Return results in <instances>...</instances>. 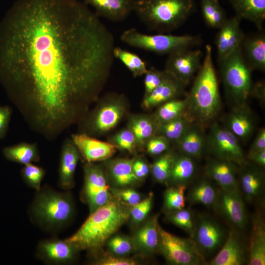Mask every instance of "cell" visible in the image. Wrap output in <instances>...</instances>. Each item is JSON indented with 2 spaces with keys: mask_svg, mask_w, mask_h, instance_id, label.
<instances>
[{
  "mask_svg": "<svg viewBox=\"0 0 265 265\" xmlns=\"http://www.w3.org/2000/svg\"><path fill=\"white\" fill-rule=\"evenodd\" d=\"M8 21L3 65L17 96L49 129L81 121L109 79L112 33L80 0H18Z\"/></svg>",
  "mask_w": 265,
  "mask_h": 265,
  "instance_id": "obj_1",
  "label": "cell"
},
{
  "mask_svg": "<svg viewBox=\"0 0 265 265\" xmlns=\"http://www.w3.org/2000/svg\"><path fill=\"white\" fill-rule=\"evenodd\" d=\"M131 207L112 194L105 205L90 213L80 229L66 239L80 251L96 254L129 220Z\"/></svg>",
  "mask_w": 265,
  "mask_h": 265,
  "instance_id": "obj_2",
  "label": "cell"
},
{
  "mask_svg": "<svg viewBox=\"0 0 265 265\" xmlns=\"http://www.w3.org/2000/svg\"><path fill=\"white\" fill-rule=\"evenodd\" d=\"M186 98V114L203 127L212 123L219 113L221 98L210 45L206 46L204 59Z\"/></svg>",
  "mask_w": 265,
  "mask_h": 265,
  "instance_id": "obj_3",
  "label": "cell"
},
{
  "mask_svg": "<svg viewBox=\"0 0 265 265\" xmlns=\"http://www.w3.org/2000/svg\"><path fill=\"white\" fill-rule=\"evenodd\" d=\"M76 210L74 197L68 190L59 191L45 185L36 191L28 213L34 224L53 234L62 231L71 223Z\"/></svg>",
  "mask_w": 265,
  "mask_h": 265,
  "instance_id": "obj_4",
  "label": "cell"
},
{
  "mask_svg": "<svg viewBox=\"0 0 265 265\" xmlns=\"http://www.w3.org/2000/svg\"><path fill=\"white\" fill-rule=\"evenodd\" d=\"M195 0H135L133 11L148 30L168 33L194 12Z\"/></svg>",
  "mask_w": 265,
  "mask_h": 265,
  "instance_id": "obj_5",
  "label": "cell"
},
{
  "mask_svg": "<svg viewBox=\"0 0 265 265\" xmlns=\"http://www.w3.org/2000/svg\"><path fill=\"white\" fill-rule=\"evenodd\" d=\"M226 95L233 108L247 106L253 88L252 70L246 62L240 46L219 63Z\"/></svg>",
  "mask_w": 265,
  "mask_h": 265,
  "instance_id": "obj_6",
  "label": "cell"
},
{
  "mask_svg": "<svg viewBox=\"0 0 265 265\" xmlns=\"http://www.w3.org/2000/svg\"><path fill=\"white\" fill-rule=\"evenodd\" d=\"M120 39L131 47L160 55H169L179 50L191 49L201 42L199 36L174 35L169 33L150 35L134 28L125 30Z\"/></svg>",
  "mask_w": 265,
  "mask_h": 265,
  "instance_id": "obj_7",
  "label": "cell"
},
{
  "mask_svg": "<svg viewBox=\"0 0 265 265\" xmlns=\"http://www.w3.org/2000/svg\"><path fill=\"white\" fill-rule=\"evenodd\" d=\"M98 103L86 121V132L103 135L116 128L129 110V101L122 94L108 93Z\"/></svg>",
  "mask_w": 265,
  "mask_h": 265,
  "instance_id": "obj_8",
  "label": "cell"
},
{
  "mask_svg": "<svg viewBox=\"0 0 265 265\" xmlns=\"http://www.w3.org/2000/svg\"><path fill=\"white\" fill-rule=\"evenodd\" d=\"M159 252L171 265H200L206 263L205 256L192 238L178 237L160 225Z\"/></svg>",
  "mask_w": 265,
  "mask_h": 265,
  "instance_id": "obj_9",
  "label": "cell"
},
{
  "mask_svg": "<svg viewBox=\"0 0 265 265\" xmlns=\"http://www.w3.org/2000/svg\"><path fill=\"white\" fill-rule=\"evenodd\" d=\"M81 200L87 205L90 213L105 205L112 194L104 167L93 162H85Z\"/></svg>",
  "mask_w": 265,
  "mask_h": 265,
  "instance_id": "obj_10",
  "label": "cell"
},
{
  "mask_svg": "<svg viewBox=\"0 0 265 265\" xmlns=\"http://www.w3.org/2000/svg\"><path fill=\"white\" fill-rule=\"evenodd\" d=\"M206 150L214 158L227 160L240 166L247 164L238 138L224 126L214 122L207 136Z\"/></svg>",
  "mask_w": 265,
  "mask_h": 265,
  "instance_id": "obj_11",
  "label": "cell"
},
{
  "mask_svg": "<svg viewBox=\"0 0 265 265\" xmlns=\"http://www.w3.org/2000/svg\"><path fill=\"white\" fill-rule=\"evenodd\" d=\"M190 49L181 50L169 54L165 64L164 70L185 86L198 72L202 63V51Z\"/></svg>",
  "mask_w": 265,
  "mask_h": 265,
  "instance_id": "obj_12",
  "label": "cell"
},
{
  "mask_svg": "<svg viewBox=\"0 0 265 265\" xmlns=\"http://www.w3.org/2000/svg\"><path fill=\"white\" fill-rule=\"evenodd\" d=\"M213 208L236 227L239 229L246 227L247 213L239 188H220Z\"/></svg>",
  "mask_w": 265,
  "mask_h": 265,
  "instance_id": "obj_13",
  "label": "cell"
},
{
  "mask_svg": "<svg viewBox=\"0 0 265 265\" xmlns=\"http://www.w3.org/2000/svg\"><path fill=\"white\" fill-rule=\"evenodd\" d=\"M224 229L214 219L206 216H199L195 220L192 240L205 256L217 251L226 239Z\"/></svg>",
  "mask_w": 265,
  "mask_h": 265,
  "instance_id": "obj_14",
  "label": "cell"
},
{
  "mask_svg": "<svg viewBox=\"0 0 265 265\" xmlns=\"http://www.w3.org/2000/svg\"><path fill=\"white\" fill-rule=\"evenodd\" d=\"M79 252L66 239L52 238L38 242L36 256L38 259L49 265H68L77 259Z\"/></svg>",
  "mask_w": 265,
  "mask_h": 265,
  "instance_id": "obj_15",
  "label": "cell"
},
{
  "mask_svg": "<svg viewBox=\"0 0 265 265\" xmlns=\"http://www.w3.org/2000/svg\"><path fill=\"white\" fill-rule=\"evenodd\" d=\"M72 140L85 162L105 161L117 150L110 141H103L83 132L72 134Z\"/></svg>",
  "mask_w": 265,
  "mask_h": 265,
  "instance_id": "obj_16",
  "label": "cell"
},
{
  "mask_svg": "<svg viewBox=\"0 0 265 265\" xmlns=\"http://www.w3.org/2000/svg\"><path fill=\"white\" fill-rule=\"evenodd\" d=\"M241 20L235 15L227 18L219 28L215 39L218 63L227 57L241 44L245 35L240 26Z\"/></svg>",
  "mask_w": 265,
  "mask_h": 265,
  "instance_id": "obj_17",
  "label": "cell"
},
{
  "mask_svg": "<svg viewBox=\"0 0 265 265\" xmlns=\"http://www.w3.org/2000/svg\"><path fill=\"white\" fill-rule=\"evenodd\" d=\"M132 159L110 158L104 161V167L108 182L114 188H132L141 181L133 173Z\"/></svg>",
  "mask_w": 265,
  "mask_h": 265,
  "instance_id": "obj_18",
  "label": "cell"
},
{
  "mask_svg": "<svg viewBox=\"0 0 265 265\" xmlns=\"http://www.w3.org/2000/svg\"><path fill=\"white\" fill-rule=\"evenodd\" d=\"M159 215L155 214L137 228L132 237L136 252L148 256L159 252Z\"/></svg>",
  "mask_w": 265,
  "mask_h": 265,
  "instance_id": "obj_19",
  "label": "cell"
},
{
  "mask_svg": "<svg viewBox=\"0 0 265 265\" xmlns=\"http://www.w3.org/2000/svg\"><path fill=\"white\" fill-rule=\"evenodd\" d=\"M207 177L220 189H238L236 164L230 161L213 158L208 160L205 168Z\"/></svg>",
  "mask_w": 265,
  "mask_h": 265,
  "instance_id": "obj_20",
  "label": "cell"
},
{
  "mask_svg": "<svg viewBox=\"0 0 265 265\" xmlns=\"http://www.w3.org/2000/svg\"><path fill=\"white\" fill-rule=\"evenodd\" d=\"M238 183L245 200L251 203L259 200L265 188V173L258 166L249 163L241 166Z\"/></svg>",
  "mask_w": 265,
  "mask_h": 265,
  "instance_id": "obj_21",
  "label": "cell"
},
{
  "mask_svg": "<svg viewBox=\"0 0 265 265\" xmlns=\"http://www.w3.org/2000/svg\"><path fill=\"white\" fill-rule=\"evenodd\" d=\"M185 87L182 83L168 73L163 81L143 98L141 106L145 110H150L166 102L178 98L184 93Z\"/></svg>",
  "mask_w": 265,
  "mask_h": 265,
  "instance_id": "obj_22",
  "label": "cell"
},
{
  "mask_svg": "<svg viewBox=\"0 0 265 265\" xmlns=\"http://www.w3.org/2000/svg\"><path fill=\"white\" fill-rule=\"evenodd\" d=\"M95 9L99 17L114 22L126 20L133 11L135 0H80Z\"/></svg>",
  "mask_w": 265,
  "mask_h": 265,
  "instance_id": "obj_23",
  "label": "cell"
},
{
  "mask_svg": "<svg viewBox=\"0 0 265 265\" xmlns=\"http://www.w3.org/2000/svg\"><path fill=\"white\" fill-rule=\"evenodd\" d=\"M159 125L153 113L132 114L128 116L127 128L134 136L138 151L144 150L147 141L157 135Z\"/></svg>",
  "mask_w": 265,
  "mask_h": 265,
  "instance_id": "obj_24",
  "label": "cell"
},
{
  "mask_svg": "<svg viewBox=\"0 0 265 265\" xmlns=\"http://www.w3.org/2000/svg\"><path fill=\"white\" fill-rule=\"evenodd\" d=\"M204 127L192 122L175 143L180 154L193 159L200 158L207 148V136Z\"/></svg>",
  "mask_w": 265,
  "mask_h": 265,
  "instance_id": "obj_25",
  "label": "cell"
},
{
  "mask_svg": "<svg viewBox=\"0 0 265 265\" xmlns=\"http://www.w3.org/2000/svg\"><path fill=\"white\" fill-rule=\"evenodd\" d=\"M241 53L252 70H265V34L263 30L246 36L240 45Z\"/></svg>",
  "mask_w": 265,
  "mask_h": 265,
  "instance_id": "obj_26",
  "label": "cell"
},
{
  "mask_svg": "<svg viewBox=\"0 0 265 265\" xmlns=\"http://www.w3.org/2000/svg\"><path fill=\"white\" fill-rule=\"evenodd\" d=\"M248 264L265 265V223L263 213L260 209L256 211L252 217Z\"/></svg>",
  "mask_w": 265,
  "mask_h": 265,
  "instance_id": "obj_27",
  "label": "cell"
},
{
  "mask_svg": "<svg viewBox=\"0 0 265 265\" xmlns=\"http://www.w3.org/2000/svg\"><path fill=\"white\" fill-rule=\"evenodd\" d=\"M246 260L243 244L236 232L231 230L211 265H241Z\"/></svg>",
  "mask_w": 265,
  "mask_h": 265,
  "instance_id": "obj_28",
  "label": "cell"
},
{
  "mask_svg": "<svg viewBox=\"0 0 265 265\" xmlns=\"http://www.w3.org/2000/svg\"><path fill=\"white\" fill-rule=\"evenodd\" d=\"M80 154L72 140L67 141L63 145L60 160L58 185L66 190L75 186V173Z\"/></svg>",
  "mask_w": 265,
  "mask_h": 265,
  "instance_id": "obj_29",
  "label": "cell"
},
{
  "mask_svg": "<svg viewBox=\"0 0 265 265\" xmlns=\"http://www.w3.org/2000/svg\"><path fill=\"white\" fill-rule=\"evenodd\" d=\"M224 126L238 138L248 139L255 127L254 119L248 106L233 108L226 117Z\"/></svg>",
  "mask_w": 265,
  "mask_h": 265,
  "instance_id": "obj_30",
  "label": "cell"
},
{
  "mask_svg": "<svg viewBox=\"0 0 265 265\" xmlns=\"http://www.w3.org/2000/svg\"><path fill=\"white\" fill-rule=\"evenodd\" d=\"M236 16L253 23L259 30L263 29L265 19V0H228Z\"/></svg>",
  "mask_w": 265,
  "mask_h": 265,
  "instance_id": "obj_31",
  "label": "cell"
},
{
  "mask_svg": "<svg viewBox=\"0 0 265 265\" xmlns=\"http://www.w3.org/2000/svg\"><path fill=\"white\" fill-rule=\"evenodd\" d=\"M196 170L194 159L182 154H176L167 186H186L194 177Z\"/></svg>",
  "mask_w": 265,
  "mask_h": 265,
  "instance_id": "obj_32",
  "label": "cell"
},
{
  "mask_svg": "<svg viewBox=\"0 0 265 265\" xmlns=\"http://www.w3.org/2000/svg\"><path fill=\"white\" fill-rule=\"evenodd\" d=\"M218 191L210 181L202 179L190 188L187 196V200L191 205L200 204L213 208Z\"/></svg>",
  "mask_w": 265,
  "mask_h": 265,
  "instance_id": "obj_33",
  "label": "cell"
},
{
  "mask_svg": "<svg viewBox=\"0 0 265 265\" xmlns=\"http://www.w3.org/2000/svg\"><path fill=\"white\" fill-rule=\"evenodd\" d=\"M3 153L8 160L24 165L39 159L37 148L33 144L22 143L9 146L3 149Z\"/></svg>",
  "mask_w": 265,
  "mask_h": 265,
  "instance_id": "obj_34",
  "label": "cell"
},
{
  "mask_svg": "<svg viewBox=\"0 0 265 265\" xmlns=\"http://www.w3.org/2000/svg\"><path fill=\"white\" fill-rule=\"evenodd\" d=\"M192 122L191 119L185 112L176 119L160 124L157 135L165 137L171 143H175Z\"/></svg>",
  "mask_w": 265,
  "mask_h": 265,
  "instance_id": "obj_35",
  "label": "cell"
},
{
  "mask_svg": "<svg viewBox=\"0 0 265 265\" xmlns=\"http://www.w3.org/2000/svg\"><path fill=\"white\" fill-rule=\"evenodd\" d=\"M176 155L174 151L170 149L157 156L150 166V172L157 182L167 185Z\"/></svg>",
  "mask_w": 265,
  "mask_h": 265,
  "instance_id": "obj_36",
  "label": "cell"
},
{
  "mask_svg": "<svg viewBox=\"0 0 265 265\" xmlns=\"http://www.w3.org/2000/svg\"><path fill=\"white\" fill-rule=\"evenodd\" d=\"M187 100L174 99L166 102L158 106L153 113L159 124L172 120L186 112Z\"/></svg>",
  "mask_w": 265,
  "mask_h": 265,
  "instance_id": "obj_37",
  "label": "cell"
},
{
  "mask_svg": "<svg viewBox=\"0 0 265 265\" xmlns=\"http://www.w3.org/2000/svg\"><path fill=\"white\" fill-rule=\"evenodd\" d=\"M201 6L205 22L210 27L219 28L227 19L218 0H201Z\"/></svg>",
  "mask_w": 265,
  "mask_h": 265,
  "instance_id": "obj_38",
  "label": "cell"
},
{
  "mask_svg": "<svg viewBox=\"0 0 265 265\" xmlns=\"http://www.w3.org/2000/svg\"><path fill=\"white\" fill-rule=\"evenodd\" d=\"M113 56L117 58L131 71L133 77L144 75L148 68L144 61L137 54L120 47H114Z\"/></svg>",
  "mask_w": 265,
  "mask_h": 265,
  "instance_id": "obj_39",
  "label": "cell"
},
{
  "mask_svg": "<svg viewBox=\"0 0 265 265\" xmlns=\"http://www.w3.org/2000/svg\"><path fill=\"white\" fill-rule=\"evenodd\" d=\"M186 186H171L164 193L163 209L167 213L182 209L185 207V192Z\"/></svg>",
  "mask_w": 265,
  "mask_h": 265,
  "instance_id": "obj_40",
  "label": "cell"
},
{
  "mask_svg": "<svg viewBox=\"0 0 265 265\" xmlns=\"http://www.w3.org/2000/svg\"><path fill=\"white\" fill-rule=\"evenodd\" d=\"M106 246L109 253L121 256L128 257L136 252L132 237L122 235H114L106 241Z\"/></svg>",
  "mask_w": 265,
  "mask_h": 265,
  "instance_id": "obj_41",
  "label": "cell"
},
{
  "mask_svg": "<svg viewBox=\"0 0 265 265\" xmlns=\"http://www.w3.org/2000/svg\"><path fill=\"white\" fill-rule=\"evenodd\" d=\"M167 219L171 223L181 228L192 238L195 226V218L189 209L185 208L167 213Z\"/></svg>",
  "mask_w": 265,
  "mask_h": 265,
  "instance_id": "obj_42",
  "label": "cell"
},
{
  "mask_svg": "<svg viewBox=\"0 0 265 265\" xmlns=\"http://www.w3.org/2000/svg\"><path fill=\"white\" fill-rule=\"evenodd\" d=\"M154 193L151 192L145 199L131 207L129 220L132 226H138L144 221L152 209Z\"/></svg>",
  "mask_w": 265,
  "mask_h": 265,
  "instance_id": "obj_43",
  "label": "cell"
},
{
  "mask_svg": "<svg viewBox=\"0 0 265 265\" xmlns=\"http://www.w3.org/2000/svg\"><path fill=\"white\" fill-rule=\"evenodd\" d=\"M45 174L43 168L32 163L24 165L21 171L22 176L25 183L36 191L41 187V183Z\"/></svg>",
  "mask_w": 265,
  "mask_h": 265,
  "instance_id": "obj_44",
  "label": "cell"
},
{
  "mask_svg": "<svg viewBox=\"0 0 265 265\" xmlns=\"http://www.w3.org/2000/svg\"><path fill=\"white\" fill-rule=\"evenodd\" d=\"M109 141L114 144L117 149L131 154L135 153L137 150L134 136L128 128L119 131L112 137Z\"/></svg>",
  "mask_w": 265,
  "mask_h": 265,
  "instance_id": "obj_45",
  "label": "cell"
},
{
  "mask_svg": "<svg viewBox=\"0 0 265 265\" xmlns=\"http://www.w3.org/2000/svg\"><path fill=\"white\" fill-rule=\"evenodd\" d=\"M168 73L165 70L160 71L152 66L148 69L144 74V97L148 95L158 87L165 79Z\"/></svg>",
  "mask_w": 265,
  "mask_h": 265,
  "instance_id": "obj_46",
  "label": "cell"
},
{
  "mask_svg": "<svg viewBox=\"0 0 265 265\" xmlns=\"http://www.w3.org/2000/svg\"><path fill=\"white\" fill-rule=\"evenodd\" d=\"M170 141L165 137L155 135L145 144L144 150L152 156H158L170 150Z\"/></svg>",
  "mask_w": 265,
  "mask_h": 265,
  "instance_id": "obj_47",
  "label": "cell"
},
{
  "mask_svg": "<svg viewBox=\"0 0 265 265\" xmlns=\"http://www.w3.org/2000/svg\"><path fill=\"white\" fill-rule=\"evenodd\" d=\"M110 191L112 195L131 206L137 204L142 200L141 194L132 188H110Z\"/></svg>",
  "mask_w": 265,
  "mask_h": 265,
  "instance_id": "obj_48",
  "label": "cell"
},
{
  "mask_svg": "<svg viewBox=\"0 0 265 265\" xmlns=\"http://www.w3.org/2000/svg\"><path fill=\"white\" fill-rule=\"evenodd\" d=\"M97 265H134L138 262L129 257H121L108 253L101 256L92 263Z\"/></svg>",
  "mask_w": 265,
  "mask_h": 265,
  "instance_id": "obj_49",
  "label": "cell"
},
{
  "mask_svg": "<svg viewBox=\"0 0 265 265\" xmlns=\"http://www.w3.org/2000/svg\"><path fill=\"white\" fill-rule=\"evenodd\" d=\"M132 169L135 175L141 181L146 178L150 172V166L146 160L140 157L133 159Z\"/></svg>",
  "mask_w": 265,
  "mask_h": 265,
  "instance_id": "obj_50",
  "label": "cell"
},
{
  "mask_svg": "<svg viewBox=\"0 0 265 265\" xmlns=\"http://www.w3.org/2000/svg\"><path fill=\"white\" fill-rule=\"evenodd\" d=\"M265 149V129L262 128L258 132L256 138L251 145L248 154Z\"/></svg>",
  "mask_w": 265,
  "mask_h": 265,
  "instance_id": "obj_51",
  "label": "cell"
},
{
  "mask_svg": "<svg viewBox=\"0 0 265 265\" xmlns=\"http://www.w3.org/2000/svg\"><path fill=\"white\" fill-rule=\"evenodd\" d=\"M10 109L6 106L0 107V138L3 137L7 129L10 118Z\"/></svg>",
  "mask_w": 265,
  "mask_h": 265,
  "instance_id": "obj_52",
  "label": "cell"
},
{
  "mask_svg": "<svg viewBox=\"0 0 265 265\" xmlns=\"http://www.w3.org/2000/svg\"><path fill=\"white\" fill-rule=\"evenodd\" d=\"M248 159L258 165V166L264 167L265 166V149L248 154Z\"/></svg>",
  "mask_w": 265,
  "mask_h": 265,
  "instance_id": "obj_53",
  "label": "cell"
},
{
  "mask_svg": "<svg viewBox=\"0 0 265 265\" xmlns=\"http://www.w3.org/2000/svg\"><path fill=\"white\" fill-rule=\"evenodd\" d=\"M251 96H254L262 103L265 101V84L263 81L259 82L253 84L251 92Z\"/></svg>",
  "mask_w": 265,
  "mask_h": 265,
  "instance_id": "obj_54",
  "label": "cell"
}]
</instances>
